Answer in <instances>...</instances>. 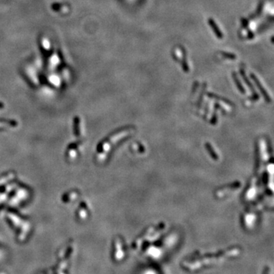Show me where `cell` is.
<instances>
[{
  "instance_id": "1",
  "label": "cell",
  "mask_w": 274,
  "mask_h": 274,
  "mask_svg": "<svg viewBox=\"0 0 274 274\" xmlns=\"http://www.w3.org/2000/svg\"><path fill=\"white\" fill-rule=\"evenodd\" d=\"M209 24H210L211 28H212V30L214 31V32H215L216 35L217 36V37L223 38V34L221 33L220 30L218 28L217 25H216V24L215 23V21H214L213 20H212V19H209Z\"/></svg>"
}]
</instances>
